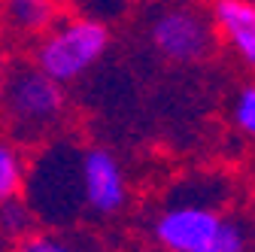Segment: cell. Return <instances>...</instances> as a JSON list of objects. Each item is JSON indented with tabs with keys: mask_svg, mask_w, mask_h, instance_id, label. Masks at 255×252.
<instances>
[{
	"mask_svg": "<svg viewBox=\"0 0 255 252\" xmlns=\"http://www.w3.org/2000/svg\"><path fill=\"white\" fill-rule=\"evenodd\" d=\"M110 49V30L104 21L88 15H70L55 18V24L46 34L37 37L34 64L40 73H46L58 85H70L82 79Z\"/></svg>",
	"mask_w": 255,
	"mask_h": 252,
	"instance_id": "3",
	"label": "cell"
},
{
	"mask_svg": "<svg viewBox=\"0 0 255 252\" xmlns=\"http://www.w3.org/2000/svg\"><path fill=\"white\" fill-rule=\"evenodd\" d=\"M34 216H30V210L24 207L21 198H12V201H3L0 204V237H3L9 243V249L27 237L30 231H34Z\"/></svg>",
	"mask_w": 255,
	"mask_h": 252,
	"instance_id": "12",
	"label": "cell"
},
{
	"mask_svg": "<svg viewBox=\"0 0 255 252\" xmlns=\"http://www.w3.org/2000/svg\"><path fill=\"white\" fill-rule=\"evenodd\" d=\"M79 185L85 216L110 219L119 216L128 204V176L110 149L85 146L79 152Z\"/></svg>",
	"mask_w": 255,
	"mask_h": 252,
	"instance_id": "6",
	"label": "cell"
},
{
	"mask_svg": "<svg viewBox=\"0 0 255 252\" xmlns=\"http://www.w3.org/2000/svg\"><path fill=\"white\" fill-rule=\"evenodd\" d=\"M9 252H107L104 243L82 228H34Z\"/></svg>",
	"mask_w": 255,
	"mask_h": 252,
	"instance_id": "8",
	"label": "cell"
},
{
	"mask_svg": "<svg viewBox=\"0 0 255 252\" xmlns=\"http://www.w3.org/2000/svg\"><path fill=\"white\" fill-rule=\"evenodd\" d=\"M210 24L243 58V64H252L255 61V6H252V0H213Z\"/></svg>",
	"mask_w": 255,
	"mask_h": 252,
	"instance_id": "7",
	"label": "cell"
},
{
	"mask_svg": "<svg viewBox=\"0 0 255 252\" xmlns=\"http://www.w3.org/2000/svg\"><path fill=\"white\" fill-rule=\"evenodd\" d=\"M27 173V158L18 143L9 137H0V204L21 198V185Z\"/></svg>",
	"mask_w": 255,
	"mask_h": 252,
	"instance_id": "10",
	"label": "cell"
},
{
	"mask_svg": "<svg viewBox=\"0 0 255 252\" xmlns=\"http://www.w3.org/2000/svg\"><path fill=\"white\" fill-rule=\"evenodd\" d=\"M231 125L246 137L255 134V88L252 85H243L234 94V101H231Z\"/></svg>",
	"mask_w": 255,
	"mask_h": 252,
	"instance_id": "13",
	"label": "cell"
},
{
	"mask_svg": "<svg viewBox=\"0 0 255 252\" xmlns=\"http://www.w3.org/2000/svg\"><path fill=\"white\" fill-rule=\"evenodd\" d=\"M0 15L18 37H40L61 15L58 0H0Z\"/></svg>",
	"mask_w": 255,
	"mask_h": 252,
	"instance_id": "9",
	"label": "cell"
},
{
	"mask_svg": "<svg viewBox=\"0 0 255 252\" xmlns=\"http://www.w3.org/2000/svg\"><path fill=\"white\" fill-rule=\"evenodd\" d=\"M149 40L155 52L173 64H198L213 52L216 30L207 15L191 6H167L149 24Z\"/></svg>",
	"mask_w": 255,
	"mask_h": 252,
	"instance_id": "4",
	"label": "cell"
},
{
	"mask_svg": "<svg viewBox=\"0 0 255 252\" xmlns=\"http://www.w3.org/2000/svg\"><path fill=\"white\" fill-rule=\"evenodd\" d=\"M222 219H225V213L213 201L173 198L152 219L155 246L161 252H191L216 234Z\"/></svg>",
	"mask_w": 255,
	"mask_h": 252,
	"instance_id": "5",
	"label": "cell"
},
{
	"mask_svg": "<svg viewBox=\"0 0 255 252\" xmlns=\"http://www.w3.org/2000/svg\"><path fill=\"white\" fill-rule=\"evenodd\" d=\"M79 152L70 143H46L27 164L21 201L46 228H76L85 219L79 185Z\"/></svg>",
	"mask_w": 255,
	"mask_h": 252,
	"instance_id": "2",
	"label": "cell"
},
{
	"mask_svg": "<svg viewBox=\"0 0 255 252\" xmlns=\"http://www.w3.org/2000/svg\"><path fill=\"white\" fill-rule=\"evenodd\" d=\"M191 252H249V225L243 219L225 216L216 234Z\"/></svg>",
	"mask_w": 255,
	"mask_h": 252,
	"instance_id": "11",
	"label": "cell"
},
{
	"mask_svg": "<svg viewBox=\"0 0 255 252\" xmlns=\"http://www.w3.org/2000/svg\"><path fill=\"white\" fill-rule=\"evenodd\" d=\"M67 98L64 85L52 82L30 61L9 64L0 76V116L6 122L9 140L18 146H43L58 128Z\"/></svg>",
	"mask_w": 255,
	"mask_h": 252,
	"instance_id": "1",
	"label": "cell"
}]
</instances>
